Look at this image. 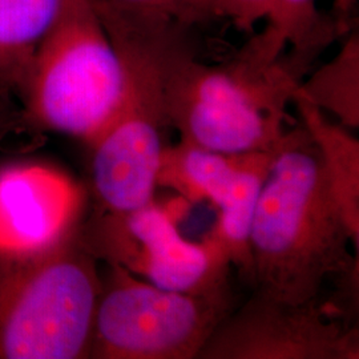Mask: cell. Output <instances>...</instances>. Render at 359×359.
Returning <instances> with one entry per match:
<instances>
[{"label":"cell","instance_id":"30bf717a","mask_svg":"<svg viewBox=\"0 0 359 359\" xmlns=\"http://www.w3.org/2000/svg\"><path fill=\"white\" fill-rule=\"evenodd\" d=\"M301 126L318 148L334 198L359 250V142L351 130L332 121L318 107L294 92L293 102Z\"/></svg>","mask_w":359,"mask_h":359},{"label":"cell","instance_id":"52a82bcc","mask_svg":"<svg viewBox=\"0 0 359 359\" xmlns=\"http://www.w3.org/2000/svg\"><path fill=\"white\" fill-rule=\"evenodd\" d=\"M191 205L182 197L170 204L152 200L128 212H92L80 221L90 253L167 290L208 293L229 285L231 265L208 237L185 240L179 219Z\"/></svg>","mask_w":359,"mask_h":359},{"label":"cell","instance_id":"7c38bea8","mask_svg":"<svg viewBox=\"0 0 359 359\" xmlns=\"http://www.w3.org/2000/svg\"><path fill=\"white\" fill-rule=\"evenodd\" d=\"M280 151V149H278ZM276 152H252L225 200L217 206V221L206 237L226 257L231 268L253 286L250 231L264 181Z\"/></svg>","mask_w":359,"mask_h":359},{"label":"cell","instance_id":"4fadbf2b","mask_svg":"<svg viewBox=\"0 0 359 359\" xmlns=\"http://www.w3.org/2000/svg\"><path fill=\"white\" fill-rule=\"evenodd\" d=\"M68 0H0V79L16 97L34 55Z\"/></svg>","mask_w":359,"mask_h":359},{"label":"cell","instance_id":"7a4b0ae2","mask_svg":"<svg viewBox=\"0 0 359 359\" xmlns=\"http://www.w3.org/2000/svg\"><path fill=\"white\" fill-rule=\"evenodd\" d=\"M100 18V16H99ZM123 67V92L108 126L88 147L95 212L118 213L154 198L170 128L168 86L180 60L194 52L188 27L164 18H100Z\"/></svg>","mask_w":359,"mask_h":359},{"label":"cell","instance_id":"5b68a950","mask_svg":"<svg viewBox=\"0 0 359 359\" xmlns=\"http://www.w3.org/2000/svg\"><path fill=\"white\" fill-rule=\"evenodd\" d=\"M123 83L120 57L90 1L68 0L18 96L22 127L90 147L115 114Z\"/></svg>","mask_w":359,"mask_h":359},{"label":"cell","instance_id":"277c9868","mask_svg":"<svg viewBox=\"0 0 359 359\" xmlns=\"http://www.w3.org/2000/svg\"><path fill=\"white\" fill-rule=\"evenodd\" d=\"M298 84L283 57L270 62L249 44L224 65H204L192 52L169 80L170 128L180 140L215 152H276Z\"/></svg>","mask_w":359,"mask_h":359},{"label":"cell","instance_id":"e0dca14e","mask_svg":"<svg viewBox=\"0 0 359 359\" xmlns=\"http://www.w3.org/2000/svg\"><path fill=\"white\" fill-rule=\"evenodd\" d=\"M13 88L0 79V124L10 121H20V107Z\"/></svg>","mask_w":359,"mask_h":359},{"label":"cell","instance_id":"6da1fadb","mask_svg":"<svg viewBox=\"0 0 359 359\" xmlns=\"http://www.w3.org/2000/svg\"><path fill=\"white\" fill-rule=\"evenodd\" d=\"M321 154L302 126L287 130L264 181L250 231L253 287L289 304L320 299L338 277L358 289V257ZM357 253V252H355ZM358 255V253H357Z\"/></svg>","mask_w":359,"mask_h":359},{"label":"cell","instance_id":"5bb4252c","mask_svg":"<svg viewBox=\"0 0 359 359\" xmlns=\"http://www.w3.org/2000/svg\"><path fill=\"white\" fill-rule=\"evenodd\" d=\"M295 92L348 129L359 127V38L351 32L332 62L302 79Z\"/></svg>","mask_w":359,"mask_h":359},{"label":"cell","instance_id":"3957f363","mask_svg":"<svg viewBox=\"0 0 359 359\" xmlns=\"http://www.w3.org/2000/svg\"><path fill=\"white\" fill-rule=\"evenodd\" d=\"M80 221L46 243L0 245V359H90L102 270Z\"/></svg>","mask_w":359,"mask_h":359},{"label":"cell","instance_id":"8992f818","mask_svg":"<svg viewBox=\"0 0 359 359\" xmlns=\"http://www.w3.org/2000/svg\"><path fill=\"white\" fill-rule=\"evenodd\" d=\"M234 308L231 283L208 293L175 292L105 264L90 359H197Z\"/></svg>","mask_w":359,"mask_h":359},{"label":"cell","instance_id":"ba28073f","mask_svg":"<svg viewBox=\"0 0 359 359\" xmlns=\"http://www.w3.org/2000/svg\"><path fill=\"white\" fill-rule=\"evenodd\" d=\"M320 299L289 304L255 290L217 326L197 359H358V326Z\"/></svg>","mask_w":359,"mask_h":359},{"label":"cell","instance_id":"8fae6325","mask_svg":"<svg viewBox=\"0 0 359 359\" xmlns=\"http://www.w3.org/2000/svg\"><path fill=\"white\" fill-rule=\"evenodd\" d=\"M249 154H226L180 140L163 149L156 187L177 193L191 205L210 201L218 206L228 196Z\"/></svg>","mask_w":359,"mask_h":359},{"label":"cell","instance_id":"ac0fdd59","mask_svg":"<svg viewBox=\"0 0 359 359\" xmlns=\"http://www.w3.org/2000/svg\"><path fill=\"white\" fill-rule=\"evenodd\" d=\"M22 128V123L20 121H10V123H3L0 124V144L4 142L13 130Z\"/></svg>","mask_w":359,"mask_h":359},{"label":"cell","instance_id":"2e32d148","mask_svg":"<svg viewBox=\"0 0 359 359\" xmlns=\"http://www.w3.org/2000/svg\"><path fill=\"white\" fill-rule=\"evenodd\" d=\"M273 0H196L198 22L228 19L241 29H253L269 16Z\"/></svg>","mask_w":359,"mask_h":359},{"label":"cell","instance_id":"9c48e42d","mask_svg":"<svg viewBox=\"0 0 359 359\" xmlns=\"http://www.w3.org/2000/svg\"><path fill=\"white\" fill-rule=\"evenodd\" d=\"M265 23V29L252 43L273 60L283 55L286 68L299 81L320 52L338 36L335 22L320 13L317 0H273Z\"/></svg>","mask_w":359,"mask_h":359},{"label":"cell","instance_id":"9a60e30c","mask_svg":"<svg viewBox=\"0 0 359 359\" xmlns=\"http://www.w3.org/2000/svg\"><path fill=\"white\" fill-rule=\"evenodd\" d=\"M99 16L164 18L192 26L198 22L196 0H88Z\"/></svg>","mask_w":359,"mask_h":359}]
</instances>
